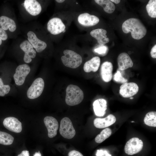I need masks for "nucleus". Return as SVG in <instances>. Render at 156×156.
I'll return each instance as SVG.
<instances>
[{"instance_id": "f257e3e1", "label": "nucleus", "mask_w": 156, "mask_h": 156, "mask_svg": "<svg viewBox=\"0 0 156 156\" xmlns=\"http://www.w3.org/2000/svg\"><path fill=\"white\" fill-rule=\"evenodd\" d=\"M122 29L125 33L131 32L132 38L136 40L143 38L147 32L144 25L139 19L135 18H131L126 20L122 24Z\"/></svg>"}, {"instance_id": "f03ea898", "label": "nucleus", "mask_w": 156, "mask_h": 156, "mask_svg": "<svg viewBox=\"0 0 156 156\" xmlns=\"http://www.w3.org/2000/svg\"><path fill=\"white\" fill-rule=\"evenodd\" d=\"M83 98V92L78 86L70 84L66 88L65 102L68 105H78L82 101Z\"/></svg>"}, {"instance_id": "7ed1b4c3", "label": "nucleus", "mask_w": 156, "mask_h": 156, "mask_svg": "<svg viewBox=\"0 0 156 156\" xmlns=\"http://www.w3.org/2000/svg\"><path fill=\"white\" fill-rule=\"evenodd\" d=\"M64 55L61 57L63 64L72 68H75L81 64L82 59L79 54L72 50L66 49L63 51Z\"/></svg>"}, {"instance_id": "20e7f679", "label": "nucleus", "mask_w": 156, "mask_h": 156, "mask_svg": "<svg viewBox=\"0 0 156 156\" xmlns=\"http://www.w3.org/2000/svg\"><path fill=\"white\" fill-rule=\"evenodd\" d=\"M59 131L64 138L71 139L73 138L76 133L72 122L68 117L63 118L60 122Z\"/></svg>"}, {"instance_id": "39448f33", "label": "nucleus", "mask_w": 156, "mask_h": 156, "mask_svg": "<svg viewBox=\"0 0 156 156\" xmlns=\"http://www.w3.org/2000/svg\"><path fill=\"white\" fill-rule=\"evenodd\" d=\"M44 86V82L42 78L36 79L27 90V97L30 99H34L39 97L43 92Z\"/></svg>"}, {"instance_id": "423d86ee", "label": "nucleus", "mask_w": 156, "mask_h": 156, "mask_svg": "<svg viewBox=\"0 0 156 156\" xmlns=\"http://www.w3.org/2000/svg\"><path fill=\"white\" fill-rule=\"evenodd\" d=\"M143 143L138 138L134 137L130 139L126 144L124 148L125 152L129 155L137 153L142 149Z\"/></svg>"}, {"instance_id": "0eeeda50", "label": "nucleus", "mask_w": 156, "mask_h": 156, "mask_svg": "<svg viewBox=\"0 0 156 156\" xmlns=\"http://www.w3.org/2000/svg\"><path fill=\"white\" fill-rule=\"evenodd\" d=\"M30 71V67L27 64H23L18 66L13 76L15 83L18 86L23 85Z\"/></svg>"}, {"instance_id": "6e6552de", "label": "nucleus", "mask_w": 156, "mask_h": 156, "mask_svg": "<svg viewBox=\"0 0 156 156\" xmlns=\"http://www.w3.org/2000/svg\"><path fill=\"white\" fill-rule=\"evenodd\" d=\"M66 26L61 19L54 17L50 19L47 24V29L51 34L56 35L63 32Z\"/></svg>"}, {"instance_id": "1a4fd4ad", "label": "nucleus", "mask_w": 156, "mask_h": 156, "mask_svg": "<svg viewBox=\"0 0 156 156\" xmlns=\"http://www.w3.org/2000/svg\"><path fill=\"white\" fill-rule=\"evenodd\" d=\"M139 88L138 86L135 83L126 82L120 86L119 93L123 97H130L138 93Z\"/></svg>"}, {"instance_id": "9d476101", "label": "nucleus", "mask_w": 156, "mask_h": 156, "mask_svg": "<svg viewBox=\"0 0 156 156\" xmlns=\"http://www.w3.org/2000/svg\"><path fill=\"white\" fill-rule=\"evenodd\" d=\"M20 47L24 52V61L28 63L32 61V58H34L36 55V52L28 41L24 40L20 45Z\"/></svg>"}, {"instance_id": "9b49d317", "label": "nucleus", "mask_w": 156, "mask_h": 156, "mask_svg": "<svg viewBox=\"0 0 156 156\" xmlns=\"http://www.w3.org/2000/svg\"><path fill=\"white\" fill-rule=\"evenodd\" d=\"M3 124L5 128L10 131L19 133L22 130L21 123L15 117H9L5 118L3 121Z\"/></svg>"}, {"instance_id": "f8f14e48", "label": "nucleus", "mask_w": 156, "mask_h": 156, "mask_svg": "<svg viewBox=\"0 0 156 156\" xmlns=\"http://www.w3.org/2000/svg\"><path fill=\"white\" fill-rule=\"evenodd\" d=\"M44 121L48 130V137L49 138L55 137L59 127L57 120L53 117L47 116L44 118Z\"/></svg>"}, {"instance_id": "ddd939ff", "label": "nucleus", "mask_w": 156, "mask_h": 156, "mask_svg": "<svg viewBox=\"0 0 156 156\" xmlns=\"http://www.w3.org/2000/svg\"><path fill=\"white\" fill-rule=\"evenodd\" d=\"M27 35L28 41L37 52L42 51L47 47V44L46 43L39 39L34 32L29 31Z\"/></svg>"}, {"instance_id": "4468645a", "label": "nucleus", "mask_w": 156, "mask_h": 156, "mask_svg": "<svg viewBox=\"0 0 156 156\" xmlns=\"http://www.w3.org/2000/svg\"><path fill=\"white\" fill-rule=\"evenodd\" d=\"M77 20L81 25L86 27L93 26L97 24L99 21V18L97 16L87 13L80 14Z\"/></svg>"}, {"instance_id": "2eb2a0df", "label": "nucleus", "mask_w": 156, "mask_h": 156, "mask_svg": "<svg viewBox=\"0 0 156 156\" xmlns=\"http://www.w3.org/2000/svg\"><path fill=\"white\" fill-rule=\"evenodd\" d=\"M23 4L26 11L32 16H37L41 11V6L37 0H25Z\"/></svg>"}, {"instance_id": "dca6fc26", "label": "nucleus", "mask_w": 156, "mask_h": 156, "mask_svg": "<svg viewBox=\"0 0 156 156\" xmlns=\"http://www.w3.org/2000/svg\"><path fill=\"white\" fill-rule=\"evenodd\" d=\"M117 62L118 69L124 70L132 67L133 63L129 55L123 52L120 53L118 57Z\"/></svg>"}, {"instance_id": "f3484780", "label": "nucleus", "mask_w": 156, "mask_h": 156, "mask_svg": "<svg viewBox=\"0 0 156 156\" xmlns=\"http://www.w3.org/2000/svg\"><path fill=\"white\" fill-rule=\"evenodd\" d=\"M113 70V66L111 62L106 61L102 64L101 68V75L104 81L108 82L112 80Z\"/></svg>"}, {"instance_id": "a211bd4d", "label": "nucleus", "mask_w": 156, "mask_h": 156, "mask_svg": "<svg viewBox=\"0 0 156 156\" xmlns=\"http://www.w3.org/2000/svg\"><path fill=\"white\" fill-rule=\"evenodd\" d=\"M106 30L103 29H94L90 32L91 36L96 39L100 45H104L108 42L109 40L107 38Z\"/></svg>"}, {"instance_id": "6ab92c4d", "label": "nucleus", "mask_w": 156, "mask_h": 156, "mask_svg": "<svg viewBox=\"0 0 156 156\" xmlns=\"http://www.w3.org/2000/svg\"><path fill=\"white\" fill-rule=\"evenodd\" d=\"M116 121L115 117L112 114L104 118H96L94 121V126L98 128H103L111 126Z\"/></svg>"}, {"instance_id": "aec40b11", "label": "nucleus", "mask_w": 156, "mask_h": 156, "mask_svg": "<svg viewBox=\"0 0 156 156\" xmlns=\"http://www.w3.org/2000/svg\"><path fill=\"white\" fill-rule=\"evenodd\" d=\"M93 109L96 115L103 116L105 114L107 109V102L104 99H99L95 100L93 103Z\"/></svg>"}, {"instance_id": "412c9836", "label": "nucleus", "mask_w": 156, "mask_h": 156, "mask_svg": "<svg viewBox=\"0 0 156 156\" xmlns=\"http://www.w3.org/2000/svg\"><path fill=\"white\" fill-rule=\"evenodd\" d=\"M100 62L101 60L99 57H94L85 63L83 66V70L86 73L91 71L96 72L99 69Z\"/></svg>"}, {"instance_id": "4be33fe9", "label": "nucleus", "mask_w": 156, "mask_h": 156, "mask_svg": "<svg viewBox=\"0 0 156 156\" xmlns=\"http://www.w3.org/2000/svg\"><path fill=\"white\" fill-rule=\"evenodd\" d=\"M0 26L5 31L8 29L12 32L14 31L16 28L15 21L11 18L4 16L0 17Z\"/></svg>"}, {"instance_id": "5701e85b", "label": "nucleus", "mask_w": 156, "mask_h": 156, "mask_svg": "<svg viewBox=\"0 0 156 156\" xmlns=\"http://www.w3.org/2000/svg\"><path fill=\"white\" fill-rule=\"evenodd\" d=\"M94 1L98 4L102 6L104 11L107 13H112L115 10V5L110 0H95Z\"/></svg>"}, {"instance_id": "b1692460", "label": "nucleus", "mask_w": 156, "mask_h": 156, "mask_svg": "<svg viewBox=\"0 0 156 156\" xmlns=\"http://www.w3.org/2000/svg\"><path fill=\"white\" fill-rule=\"evenodd\" d=\"M146 125L152 127H156V112L151 111L147 113L144 120Z\"/></svg>"}, {"instance_id": "393cba45", "label": "nucleus", "mask_w": 156, "mask_h": 156, "mask_svg": "<svg viewBox=\"0 0 156 156\" xmlns=\"http://www.w3.org/2000/svg\"><path fill=\"white\" fill-rule=\"evenodd\" d=\"M112 133L111 129L109 128L104 129L95 137V142L98 143H102L109 138L111 135Z\"/></svg>"}, {"instance_id": "a878e982", "label": "nucleus", "mask_w": 156, "mask_h": 156, "mask_svg": "<svg viewBox=\"0 0 156 156\" xmlns=\"http://www.w3.org/2000/svg\"><path fill=\"white\" fill-rule=\"evenodd\" d=\"M14 140V137L10 134L0 131V144L5 145H11Z\"/></svg>"}, {"instance_id": "bb28decb", "label": "nucleus", "mask_w": 156, "mask_h": 156, "mask_svg": "<svg viewBox=\"0 0 156 156\" xmlns=\"http://www.w3.org/2000/svg\"><path fill=\"white\" fill-rule=\"evenodd\" d=\"M146 9L150 17L152 18H156V0H149L146 6Z\"/></svg>"}, {"instance_id": "cd10ccee", "label": "nucleus", "mask_w": 156, "mask_h": 156, "mask_svg": "<svg viewBox=\"0 0 156 156\" xmlns=\"http://www.w3.org/2000/svg\"><path fill=\"white\" fill-rule=\"evenodd\" d=\"M113 79L115 82L123 84L127 82L128 80L123 77L120 71L117 70L113 76Z\"/></svg>"}, {"instance_id": "c85d7f7f", "label": "nucleus", "mask_w": 156, "mask_h": 156, "mask_svg": "<svg viewBox=\"0 0 156 156\" xmlns=\"http://www.w3.org/2000/svg\"><path fill=\"white\" fill-rule=\"evenodd\" d=\"M94 53L99 55L103 56L106 55L109 51L108 47L105 45H100L95 49L94 50Z\"/></svg>"}, {"instance_id": "c756f323", "label": "nucleus", "mask_w": 156, "mask_h": 156, "mask_svg": "<svg viewBox=\"0 0 156 156\" xmlns=\"http://www.w3.org/2000/svg\"><path fill=\"white\" fill-rule=\"evenodd\" d=\"M10 90L9 86L4 85L2 79L0 78V96H4L9 92Z\"/></svg>"}, {"instance_id": "7c9ffc66", "label": "nucleus", "mask_w": 156, "mask_h": 156, "mask_svg": "<svg viewBox=\"0 0 156 156\" xmlns=\"http://www.w3.org/2000/svg\"><path fill=\"white\" fill-rule=\"evenodd\" d=\"M8 35L5 31L0 28V45L2 44V40H5L8 38Z\"/></svg>"}, {"instance_id": "2f4dec72", "label": "nucleus", "mask_w": 156, "mask_h": 156, "mask_svg": "<svg viewBox=\"0 0 156 156\" xmlns=\"http://www.w3.org/2000/svg\"><path fill=\"white\" fill-rule=\"evenodd\" d=\"M97 156H112L109 154L106 151H103L102 150H98L96 153Z\"/></svg>"}, {"instance_id": "473e14b6", "label": "nucleus", "mask_w": 156, "mask_h": 156, "mask_svg": "<svg viewBox=\"0 0 156 156\" xmlns=\"http://www.w3.org/2000/svg\"><path fill=\"white\" fill-rule=\"evenodd\" d=\"M68 156H83L80 152L76 150L70 151L68 154Z\"/></svg>"}, {"instance_id": "72a5a7b5", "label": "nucleus", "mask_w": 156, "mask_h": 156, "mask_svg": "<svg viewBox=\"0 0 156 156\" xmlns=\"http://www.w3.org/2000/svg\"><path fill=\"white\" fill-rule=\"evenodd\" d=\"M151 56L153 58H156V45L155 44L152 48L150 52Z\"/></svg>"}, {"instance_id": "f704fd0d", "label": "nucleus", "mask_w": 156, "mask_h": 156, "mask_svg": "<svg viewBox=\"0 0 156 156\" xmlns=\"http://www.w3.org/2000/svg\"><path fill=\"white\" fill-rule=\"evenodd\" d=\"M17 156H29V151L26 150L23 151L21 153Z\"/></svg>"}, {"instance_id": "c9c22d12", "label": "nucleus", "mask_w": 156, "mask_h": 156, "mask_svg": "<svg viewBox=\"0 0 156 156\" xmlns=\"http://www.w3.org/2000/svg\"><path fill=\"white\" fill-rule=\"evenodd\" d=\"M33 156H41V155L39 151L38 152H36L34 154Z\"/></svg>"}, {"instance_id": "e433bc0d", "label": "nucleus", "mask_w": 156, "mask_h": 156, "mask_svg": "<svg viewBox=\"0 0 156 156\" xmlns=\"http://www.w3.org/2000/svg\"><path fill=\"white\" fill-rule=\"evenodd\" d=\"M110 1L116 4H118L120 2V0H111Z\"/></svg>"}, {"instance_id": "4c0bfd02", "label": "nucleus", "mask_w": 156, "mask_h": 156, "mask_svg": "<svg viewBox=\"0 0 156 156\" xmlns=\"http://www.w3.org/2000/svg\"><path fill=\"white\" fill-rule=\"evenodd\" d=\"M55 1L58 3H62L65 1L64 0H56Z\"/></svg>"}, {"instance_id": "58836bf2", "label": "nucleus", "mask_w": 156, "mask_h": 156, "mask_svg": "<svg viewBox=\"0 0 156 156\" xmlns=\"http://www.w3.org/2000/svg\"><path fill=\"white\" fill-rule=\"evenodd\" d=\"M133 99V97H130V99Z\"/></svg>"}, {"instance_id": "ea45409f", "label": "nucleus", "mask_w": 156, "mask_h": 156, "mask_svg": "<svg viewBox=\"0 0 156 156\" xmlns=\"http://www.w3.org/2000/svg\"><path fill=\"white\" fill-rule=\"evenodd\" d=\"M131 122H135L134 121H131Z\"/></svg>"}]
</instances>
